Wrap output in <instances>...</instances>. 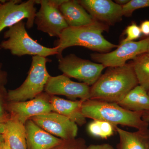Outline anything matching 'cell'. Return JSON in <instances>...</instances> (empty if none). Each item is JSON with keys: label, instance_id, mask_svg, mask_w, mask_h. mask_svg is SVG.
<instances>
[{"label": "cell", "instance_id": "6da1fadb", "mask_svg": "<svg viewBox=\"0 0 149 149\" xmlns=\"http://www.w3.org/2000/svg\"><path fill=\"white\" fill-rule=\"evenodd\" d=\"M138 85L132 63L109 67L91 87L90 100L118 104Z\"/></svg>", "mask_w": 149, "mask_h": 149}, {"label": "cell", "instance_id": "7a4b0ae2", "mask_svg": "<svg viewBox=\"0 0 149 149\" xmlns=\"http://www.w3.org/2000/svg\"><path fill=\"white\" fill-rule=\"evenodd\" d=\"M108 29V25L97 21L81 27H67L55 42L58 58L63 56L64 49L74 46L84 47L100 53L109 52L117 48L118 45L110 42L103 36V32Z\"/></svg>", "mask_w": 149, "mask_h": 149}, {"label": "cell", "instance_id": "3957f363", "mask_svg": "<svg viewBox=\"0 0 149 149\" xmlns=\"http://www.w3.org/2000/svg\"><path fill=\"white\" fill-rule=\"evenodd\" d=\"M82 111L86 118L104 120L113 125H125L139 130L146 128L147 123L142 119L145 111L129 110L116 103L86 100L83 102Z\"/></svg>", "mask_w": 149, "mask_h": 149}, {"label": "cell", "instance_id": "277c9868", "mask_svg": "<svg viewBox=\"0 0 149 149\" xmlns=\"http://www.w3.org/2000/svg\"><path fill=\"white\" fill-rule=\"evenodd\" d=\"M4 38L0 44V49L10 51L14 56H38L47 58L57 55L56 47L48 48L40 45L32 39L25 28L23 20L9 28L4 33Z\"/></svg>", "mask_w": 149, "mask_h": 149}, {"label": "cell", "instance_id": "5b68a950", "mask_svg": "<svg viewBox=\"0 0 149 149\" xmlns=\"http://www.w3.org/2000/svg\"><path fill=\"white\" fill-rule=\"evenodd\" d=\"M50 61L44 57L32 56L31 66L24 82L16 89L8 91L9 102L26 101L43 93L51 77L47 68V63Z\"/></svg>", "mask_w": 149, "mask_h": 149}, {"label": "cell", "instance_id": "8992f818", "mask_svg": "<svg viewBox=\"0 0 149 149\" xmlns=\"http://www.w3.org/2000/svg\"><path fill=\"white\" fill-rule=\"evenodd\" d=\"M105 68L103 65L80 58L74 54L58 59V69L63 74L89 86L96 83Z\"/></svg>", "mask_w": 149, "mask_h": 149}, {"label": "cell", "instance_id": "52a82bcc", "mask_svg": "<svg viewBox=\"0 0 149 149\" xmlns=\"http://www.w3.org/2000/svg\"><path fill=\"white\" fill-rule=\"evenodd\" d=\"M65 0L35 1L40 4V8L35 15V22L37 29L47 33L50 37H58L68 27L59 10L60 6Z\"/></svg>", "mask_w": 149, "mask_h": 149}, {"label": "cell", "instance_id": "ba28073f", "mask_svg": "<svg viewBox=\"0 0 149 149\" xmlns=\"http://www.w3.org/2000/svg\"><path fill=\"white\" fill-rule=\"evenodd\" d=\"M149 43V37L138 42L120 44L113 52L93 54L91 57L94 61L105 68L122 66L128 60L134 59L138 56L146 53Z\"/></svg>", "mask_w": 149, "mask_h": 149}, {"label": "cell", "instance_id": "9c48e42d", "mask_svg": "<svg viewBox=\"0 0 149 149\" xmlns=\"http://www.w3.org/2000/svg\"><path fill=\"white\" fill-rule=\"evenodd\" d=\"M20 1H3L0 4V32L26 19V27L31 29L35 22L36 9L35 1L29 0L19 3Z\"/></svg>", "mask_w": 149, "mask_h": 149}, {"label": "cell", "instance_id": "30bf717a", "mask_svg": "<svg viewBox=\"0 0 149 149\" xmlns=\"http://www.w3.org/2000/svg\"><path fill=\"white\" fill-rule=\"evenodd\" d=\"M50 96L43 92L35 98L26 101L9 102L7 111L11 116L25 125L32 118L52 111Z\"/></svg>", "mask_w": 149, "mask_h": 149}, {"label": "cell", "instance_id": "8fae6325", "mask_svg": "<svg viewBox=\"0 0 149 149\" xmlns=\"http://www.w3.org/2000/svg\"><path fill=\"white\" fill-rule=\"evenodd\" d=\"M31 119L43 130L62 140H71L77 136V124L57 113L51 111Z\"/></svg>", "mask_w": 149, "mask_h": 149}, {"label": "cell", "instance_id": "7c38bea8", "mask_svg": "<svg viewBox=\"0 0 149 149\" xmlns=\"http://www.w3.org/2000/svg\"><path fill=\"white\" fill-rule=\"evenodd\" d=\"M45 91L50 95H63L70 99L90 100L91 87L83 83L70 80L64 74L51 76L48 80Z\"/></svg>", "mask_w": 149, "mask_h": 149}, {"label": "cell", "instance_id": "4fadbf2b", "mask_svg": "<svg viewBox=\"0 0 149 149\" xmlns=\"http://www.w3.org/2000/svg\"><path fill=\"white\" fill-rule=\"evenodd\" d=\"M77 1L94 19L108 26L122 20V6L111 0Z\"/></svg>", "mask_w": 149, "mask_h": 149}, {"label": "cell", "instance_id": "5bb4252c", "mask_svg": "<svg viewBox=\"0 0 149 149\" xmlns=\"http://www.w3.org/2000/svg\"><path fill=\"white\" fill-rule=\"evenodd\" d=\"M24 125L27 149H51L63 140L43 130L31 119Z\"/></svg>", "mask_w": 149, "mask_h": 149}, {"label": "cell", "instance_id": "9a60e30c", "mask_svg": "<svg viewBox=\"0 0 149 149\" xmlns=\"http://www.w3.org/2000/svg\"><path fill=\"white\" fill-rule=\"evenodd\" d=\"M84 100L72 101L50 96V102L52 111L68 118L77 125L82 126L86 123V118L82 111V105Z\"/></svg>", "mask_w": 149, "mask_h": 149}, {"label": "cell", "instance_id": "2e32d148", "mask_svg": "<svg viewBox=\"0 0 149 149\" xmlns=\"http://www.w3.org/2000/svg\"><path fill=\"white\" fill-rule=\"evenodd\" d=\"M59 10L69 27H81L97 21L77 1L65 0L60 6Z\"/></svg>", "mask_w": 149, "mask_h": 149}, {"label": "cell", "instance_id": "e0dca14e", "mask_svg": "<svg viewBox=\"0 0 149 149\" xmlns=\"http://www.w3.org/2000/svg\"><path fill=\"white\" fill-rule=\"evenodd\" d=\"M3 135L10 149H27L25 125L10 115Z\"/></svg>", "mask_w": 149, "mask_h": 149}, {"label": "cell", "instance_id": "ac0fdd59", "mask_svg": "<svg viewBox=\"0 0 149 149\" xmlns=\"http://www.w3.org/2000/svg\"><path fill=\"white\" fill-rule=\"evenodd\" d=\"M118 104L132 111H149V95L148 92L139 85L130 91Z\"/></svg>", "mask_w": 149, "mask_h": 149}, {"label": "cell", "instance_id": "d6986e66", "mask_svg": "<svg viewBox=\"0 0 149 149\" xmlns=\"http://www.w3.org/2000/svg\"><path fill=\"white\" fill-rule=\"evenodd\" d=\"M120 139V149H149L146 130L131 132L114 125Z\"/></svg>", "mask_w": 149, "mask_h": 149}, {"label": "cell", "instance_id": "ffe728a7", "mask_svg": "<svg viewBox=\"0 0 149 149\" xmlns=\"http://www.w3.org/2000/svg\"><path fill=\"white\" fill-rule=\"evenodd\" d=\"M132 64L139 85L149 91V56L147 53L138 56Z\"/></svg>", "mask_w": 149, "mask_h": 149}, {"label": "cell", "instance_id": "44dd1931", "mask_svg": "<svg viewBox=\"0 0 149 149\" xmlns=\"http://www.w3.org/2000/svg\"><path fill=\"white\" fill-rule=\"evenodd\" d=\"M89 133L94 137L107 139L113 135L115 130L114 125L107 121L93 120L88 126Z\"/></svg>", "mask_w": 149, "mask_h": 149}, {"label": "cell", "instance_id": "7402d4cb", "mask_svg": "<svg viewBox=\"0 0 149 149\" xmlns=\"http://www.w3.org/2000/svg\"><path fill=\"white\" fill-rule=\"evenodd\" d=\"M149 0H131L122 6L123 16H130L133 12L139 9L149 7Z\"/></svg>", "mask_w": 149, "mask_h": 149}, {"label": "cell", "instance_id": "603a6c76", "mask_svg": "<svg viewBox=\"0 0 149 149\" xmlns=\"http://www.w3.org/2000/svg\"><path fill=\"white\" fill-rule=\"evenodd\" d=\"M85 140L81 138L63 140L62 142L51 149H86Z\"/></svg>", "mask_w": 149, "mask_h": 149}, {"label": "cell", "instance_id": "cb8c5ba5", "mask_svg": "<svg viewBox=\"0 0 149 149\" xmlns=\"http://www.w3.org/2000/svg\"><path fill=\"white\" fill-rule=\"evenodd\" d=\"M125 33L126 35V38L123 40L120 44L133 42L134 40H137L141 37L142 35L140 27L134 23L126 27Z\"/></svg>", "mask_w": 149, "mask_h": 149}, {"label": "cell", "instance_id": "d4e9b609", "mask_svg": "<svg viewBox=\"0 0 149 149\" xmlns=\"http://www.w3.org/2000/svg\"><path fill=\"white\" fill-rule=\"evenodd\" d=\"M8 100V91L4 86L0 87V117L10 115L7 109Z\"/></svg>", "mask_w": 149, "mask_h": 149}, {"label": "cell", "instance_id": "484cf974", "mask_svg": "<svg viewBox=\"0 0 149 149\" xmlns=\"http://www.w3.org/2000/svg\"><path fill=\"white\" fill-rule=\"evenodd\" d=\"M3 64L0 63V87L5 86L8 82V73L2 69Z\"/></svg>", "mask_w": 149, "mask_h": 149}, {"label": "cell", "instance_id": "4316f807", "mask_svg": "<svg viewBox=\"0 0 149 149\" xmlns=\"http://www.w3.org/2000/svg\"><path fill=\"white\" fill-rule=\"evenodd\" d=\"M142 34L149 37V20H145L141 23L140 25Z\"/></svg>", "mask_w": 149, "mask_h": 149}, {"label": "cell", "instance_id": "83f0119b", "mask_svg": "<svg viewBox=\"0 0 149 149\" xmlns=\"http://www.w3.org/2000/svg\"><path fill=\"white\" fill-rule=\"evenodd\" d=\"M86 149H114L111 145L108 144L100 145H91L87 147Z\"/></svg>", "mask_w": 149, "mask_h": 149}, {"label": "cell", "instance_id": "f1b7e54d", "mask_svg": "<svg viewBox=\"0 0 149 149\" xmlns=\"http://www.w3.org/2000/svg\"><path fill=\"white\" fill-rule=\"evenodd\" d=\"M10 117V114L8 116L0 117V134H3L4 132L6 123Z\"/></svg>", "mask_w": 149, "mask_h": 149}, {"label": "cell", "instance_id": "f546056e", "mask_svg": "<svg viewBox=\"0 0 149 149\" xmlns=\"http://www.w3.org/2000/svg\"><path fill=\"white\" fill-rule=\"evenodd\" d=\"M0 149H10L4 141L0 143Z\"/></svg>", "mask_w": 149, "mask_h": 149}, {"label": "cell", "instance_id": "4dcf8cb0", "mask_svg": "<svg viewBox=\"0 0 149 149\" xmlns=\"http://www.w3.org/2000/svg\"><path fill=\"white\" fill-rule=\"evenodd\" d=\"M129 1L128 0H116L115 1V2L117 3L118 4L121 6H123L126 4Z\"/></svg>", "mask_w": 149, "mask_h": 149}, {"label": "cell", "instance_id": "1f68e13d", "mask_svg": "<svg viewBox=\"0 0 149 149\" xmlns=\"http://www.w3.org/2000/svg\"><path fill=\"white\" fill-rule=\"evenodd\" d=\"M143 116L146 120H149V111L145 112Z\"/></svg>", "mask_w": 149, "mask_h": 149}, {"label": "cell", "instance_id": "d6a6232c", "mask_svg": "<svg viewBox=\"0 0 149 149\" xmlns=\"http://www.w3.org/2000/svg\"><path fill=\"white\" fill-rule=\"evenodd\" d=\"M4 141V137L3 134H0V143Z\"/></svg>", "mask_w": 149, "mask_h": 149}, {"label": "cell", "instance_id": "836d02e7", "mask_svg": "<svg viewBox=\"0 0 149 149\" xmlns=\"http://www.w3.org/2000/svg\"><path fill=\"white\" fill-rule=\"evenodd\" d=\"M146 53L149 56V43L148 46V50H147V52Z\"/></svg>", "mask_w": 149, "mask_h": 149}, {"label": "cell", "instance_id": "e575fe53", "mask_svg": "<svg viewBox=\"0 0 149 149\" xmlns=\"http://www.w3.org/2000/svg\"><path fill=\"white\" fill-rule=\"evenodd\" d=\"M2 2V1H0V4H1V3Z\"/></svg>", "mask_w": 149, "mask_h": 149}, {"label": "cell", "instance_id": "d590c367", "mask_svg": "<svg viewBox=\"0 0 149 149\" xmlns=\"http://www.w3.org/2000/svg\"><path fill=\"white\" fill-rule=\"evenodd\" d=\"M148 95H149V91H148Z\"/></svg>", "mask_w": 149, "mask_h": 149}]
</instances>
